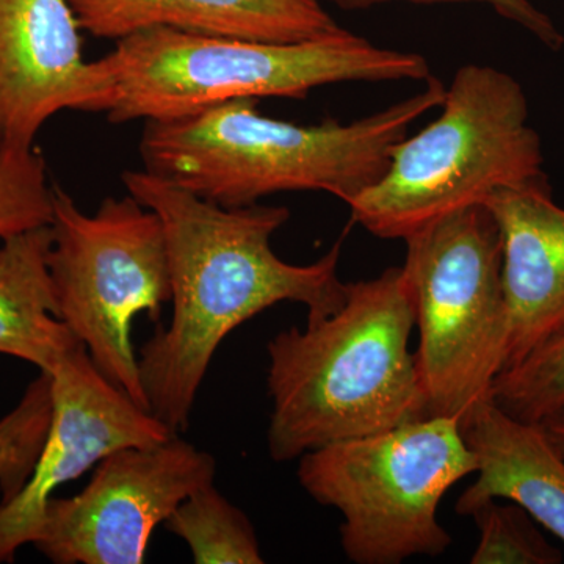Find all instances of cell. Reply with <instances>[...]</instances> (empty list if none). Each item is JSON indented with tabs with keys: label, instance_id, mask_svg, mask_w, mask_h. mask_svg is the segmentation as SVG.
<instances>
[{
	"label": "cell",
	"instance_id": "obj_17",
	"mask_svg": "<svg viewBox=\"0 0 564 564\" xmlns=\"http://www.w3.org/2000/svg\"><path fill=\"white\" fill-rule=\"evenodd\" d=\"M491 399L521 421L543 423L564 408V334L534 348L494 381Z\"/></svg>",
	"mask_w": 564,
	"mask_h": 564
},
{
	"label": "cell",
	"instance_id": "obj_3",
	"mask_svg": "<svg viewBox=\"0 0 564 564\" xmlns=\"http://www.w3.org/2000/svg\"><path fill=\"white\" fill-rule=\"evenodd\" d=\"M413 291L403 267L347 284L336 313L270 340L269 451L292 462L323 445L426 417Z\"/></svg>",
	"mask_w": 564,
	"mask_h": 564
},
{
	"label": "cell",
	"instance_id": "obj_18",
	"mask_svg": "<svg viewBox=\"0 0 564 564\" xmlns=\"http://www.w3.org/2000/svg\"><path fill=\"white\" fill-rule=\"evenodd\" d=\"M52 421L51 375L40 372L21 402L0 419V502L13 499L28 484Z\"/></svg>",
	"mask_w": 564,
	"mask_h": 564
},
{
	"label": "cell",
	"instance_id": "obj_7",
	"mask_svg": "<svg viewBox=\"0 0 564 564\" xmlns=\"http://www.w3.org/2000/svg\"><path fill=\"white\" fill-rule=\"evenodd\" d=\"M404 242L426 417L462 422L491 397L507 359L499 226L480 204L445 215Z\"/></svg>",
	"mask_w": 564,
	"mask_h": 564
},
{
	"label": "cell",
	"instance_id": "obj_12",
	"mask_svg": "<svg viewBox=\"0 0 564 564\" xmlns=\"http://www.w3.org/2000/svg\"><path fill=\"white\" fill-rule=\"evenodd\" d=\"M485 206L502 237L505 370L564 334V209L545 181L492 193Z\"/></svg>",
	"mask_w": 564,
	"mask_h": 564
},
{
	"label": "cell",
	"instance_id": "obj_19",
	"mask_svg": "<svg viewBox=\"0 0 564 564\" xmlns=\"http://www.w3.org/2000/svg\"><path fill=\"white\" fill-rule=\"evenodd\" d=\"M54 185L43 155L33 148L0 147V242L50 226Z\"/></svg>",
	"mask_w": 564,
	"mask_h": 564
},
{
	"label": "cell",
	"instance_id": "obj_2",
	"mask_svg": "<svg viewBox=\"0 0 564 564\" xmlns=\"http://www.w3.org/2000/svg\"><path fill=\"white\" fill-rule=\"evenodd\" d=\"M436 77L403 101L343 124L274 120L258 99H236L172 120L147 121L143 170L223 207L259 204L285 192H325L350 204L377 184L415 120L443 106Z\"/></svg>",
	"mask_w": 564,
	"mask_h": 564
},
{
	"label": "cell",
	"instance_id": "obj_5",
	"mask_svg": "<svg viewBox=\"0 0 564 564\" xmlns=\"http://www.w3.org/2000/svg\"><path fill=\"white\" fill-rule=\"evenodd\" d=\"M436 121L393 148L388 172L356 196L352 221L380 239H403L492 193L544 182L540 135L524 88L492 66L466 65Z\"/></svg>",
	"mask_w": 564,
	"mask_h": 564
},
{
	"label": "cell",
	"instance_id": "obj_4",
	"mask_svg": "<svg viewBox=\"0 0 564 564\" xmlns=\"http://www.w3.org/2000/svg\"><path fill=\"white\" fill-rule=\"evenodd\" d=\"M110 122L162 121L236 99H304L343 82L423 80L426 58L384 50L340 31L323 39L272 43L151 29L118 40L96 61Z\"/></svg>",
	"mask_w": 564,
	"mask_h": 564
},
{
	"label": "cell",
	"instance_id": "obj_20",
	"mask_svg": "<svg viewBox=\"0 0 564 564\" xmlns=\"http://www.w3.org/2000/svg\"><path fill=\"white\" fill-rule=\"evenodd\" d=\"M480 532L473 564H560L562 552L549 544L519 505L488 500L469 514Z\"/></svg>",
	"mask_w": 564,
	"mask_h": 564
},
{
	"label": "cell",
	"instance_id": "obj_10",
	"mask_svg": "<svg viewBox=\"0 0 564 564\" xmlns=\"http://www.w3.org/2000/svg\"><path fill=\"white\" fill-rule=\"evenodd\" d=\"M52 421L28 484L0 502V563H11L22 545L33 544L47 500L106 456L126 447H147L174 433L151 411L110 383L79 344L55 367Z\"/></svg>",
	"mask_w": 564,
	"mask_h": 564
},
{
	"label": "cell",
	"instance_id": "obj_6",
	"mask_svg": "<svg viewBox=\"0 0 564 564\" xmlns=\"http://www.w3.org/2000/svg\"><path fill=\"white\" fill-rule=\"evenodd\" d=\"M475 470L462 422L425 417L307 452L296 475L315 502L343 514L340 544L350 562L399 564L451 547L437 510Z\"/></svg>",
	"mask_w": 564,
	"mask_h": 564
},
{
	"label": "cell",
	"instance_id": "obj_1",
	"mask_svg": "<svg viewBox=\"0 0 564 564\" xmlns=\"http://www.w3.org/2000/svg\"><path fill=\"white\" fill-rule=\"evenodd\" d=\"M122 184L165 232L173 315L141 347L139 366L151 413L177 433L191 423L212 359L234 329L282 302L304 304L310 322L343 306L344 237L318 261L295 265L272 248L291 218L288 207H223L147 170L124 172Z\"/></svg>",
	"mask_w": 564,
	"mask_h": 564
},
{
	"label": "cell",
	"instance_id": "obj_15",
	"mask_svg": "<svg viewBox=\"0 0 564 564\" xmlns=\"http://www.w3.org/2000/svg\"><path fill=\"white\" fill-rule=\"evenodd\" d=\"M51 225L0 242V355L52 373L79 340L57 317L47 254Z\"/></svg>",
	"mask_w": 564,
	"mask_h": 564
},
{
	"label": "cell",
	"instance_id": "obj_9",
	"mask_svg": "<svg viewBox=\"0 0 564 564\" xmlns=\"http://www.w3.org/2000/svg\"><path fill=\"white\" fill-rule=\"evenodd\" d=\"M217 462L177 437L102 459L74 497H51L33 545L57 564H141L152 533L193 492L214 485Z\"/></svg>",
	"mask_w": 564,
	"mask_h": 564
},
{
	"label": "cell",
	"instance_id": "obj_21",
	"mask_svg": "<svg viewBox=\"0 0 564 564\" xmlns=\"http://www.w3.org/2000/svg\"><path fill=\"white\" fill-rule=\"evenodd\" d=\"M344 9H367V7L378 6V3L397 2V0H329ZM402 2L415 3H485L491 7L505 20L521 25L527 32L536 36L541 43L551 50L558 51L564 44V36L554 21L533 6L530 0H402Z\"/></svg>",
	"mask_w": 564,
	"mask_h": 564
},
{
	"label": "cell",
	"instance_id": "obj_14",
	"mask_svg": "<svg viewBox=\"0 0 564 564\" xmlns=\"http://www.w3.org/2000/svg\"><path fill=\"white\" fill-rule=\"evenodd\" d=\"M462 430L478 477L456 511L469 516L488 500H508L564 544V458L543 423L516 419L488 397L463 419Z\"/></svg>",
	"mask_w": 564,
	"mask_h": 564
},
{
	"label": "cell",
	"instance_id": "obj_16",
	"mask_svg": "<svg viewBox=\"0 0 564 564\" xmlns=\"http://www.w3.org/2000/svg\"><path fill=\"white\" fill-rule=\"evenodd\" d=\"M165 525L191 547L196 564L265 562L250 519L214 485L188 496Z\"/></svg>",
	"mask_w": 564,
	"mask_h": 564
},
{
	"label": "cell",
	"instance_id": "obj_11",
	"mask_svg": "<svg viewBox=\"0 0 564 564\" xmlns=\"http://www.w3.org/2000/svg\"><path fill=\"white\" fill-rule=\"evenodd\" d=\"M80 31L69 0H0V147H35L61 111L95 113L101 77Z\"/></svg>",
	"mask_w": 564,
	"mask_h": 564
},
{
	"label": "cell",
	"instance_id": "obj_13",
	"mask_svg": "<svg viewBox=\"0 0 564 564\" xmlns=\"http://www.w3.org/2000/svg\"><path fill=\"white\" fill-rule=\"evenodd\" d=\"M82 31L118 40L151 29L272 43L344 31L321 0H69Z\"/></svg>",
	"mask_w": 564,
	"mask_h": 564
},
{
	"label": "cell",
	"instance_id": "obj_22",
	"mask_svg": "<svg viewBox=\"0 0 564 564\" xmlns=\"http://www.w3.org/2000/svg\"><path fill=\"white\" fill-rule=\"evenodd\" d=\"M543 426L547 436L551 437L552 444L555 445L556 451L563 455L564 458V408L558 413L552 414L551 417L545 419Z\"/></svg>",
	"mask_w": 564,
	"mask_h": 564
},
{
	"label": "cell",
	"instance_id": "obj_8",
	"mask_svg": "<svg viewBox=\"0 0 564 564\" xmlns=\"http://www.w3.org/2000/svg\"><path fill=\"white\" fill-rule=\"evenodd\" d=\"M47 269L57 317L84 345L99 372L150 411L132 322H161L172 302L169 252L161 218L132 195L106 198L85 214L54 185Z\"/></svg>",
	"mask_w": 564,
	"mask_h": 564
}]
</instances>
